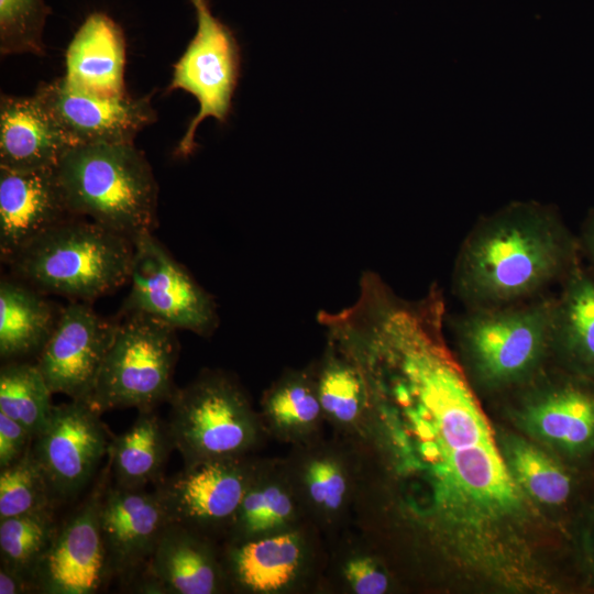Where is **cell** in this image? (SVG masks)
<instances>
[{
    "label": "cell",
    "mask_w": 594,
    "mask_h": 594,
    "mask_svg": "<svg viewBox=\"0 0 594 594\" xmlns=\"http://www.w3.org/2000/svg\"><path fill=\"white\" fill-rule=\"evenodd\" d=\"M579 237L556 208L512 202L481 218L458 252L452 292L465 308L529 300L562 279L580 261Z\"/></svg>",
    "instance_id": "1"
},
{
    "label": "cell",
    "mask_w": 594,
    "mask_h": 594,
    "mask_svg": "<svg viewBox=\"0 0 594 594\" xmlns=\"http://www.w3.org/2000/svg\"><path fill=\"white\" fill-rule=\"evenodd\" d=\"M69 211L134 240L154 231L158 186L134 143L72 145L55 166Z\"/></svg>",
    "instance_id": "2"
},
{
    "label": "cell",
    "mask_w": 594,
    "mask_h": 594,
    "mask_svg": "<svg viewBox=\"0 0 594 594\" xmlns=\"http://www.w3.org/2000/svg\"><path fill=\"white\" fill-rule=\"evenodd\" d=\"M130 238L72 217L26 245L7 264L11 275L48 295L91 302L129 282Z\"/></svg>",
    "instance_id": "3"
},
{
    "label": "cell",
    "mask_w": 594,
    "mask_h": 594,
    "mask_svg": "<svg viewBox=\"0 0 594 594\" xmlns=\"http://www.w3.org/2000/svg\"><path fill=\"white\" fill-rule=\"evenodd\" d=\"M553 297L465 311L451 321L471 384L497 391L521 386L552 356Z\"/></svg>",
    "instance_id": "4"
},
{
    "label": "cell",
    "mask_w": 594,
    "mask_h": 594,
    "mask_svg": "<svg viewBox=\"0 0 594 594\" xmlns=\"http://www.w3.org/2000/svg\"><path fill=\"white\" fill-rule=\"evenodd\" d=\"M168 404L167 424L184 465L254 455L268 439L248 393L224 371L204 370Z\"/></svg>",
    "instance_id": "5"
},
{
    "label": "cell",
    "mask_w": 594,
    "mask_h": 594,
    "mask_svg": "<svg viewBox=\"0 0 594 594\" xmlns=\"http://www.w3.org/2000/svg\"><path fill=\"white\" fill-rule=\"evenodd\" d=\"M123 316L88 399L100 414L114 408L153 410L168 403L177 388V330L147 315Z\"/></svg>",
    "instance_id": "6"
},
{
    "label": "cell",
    "mask_w": 594,
    "mask_h": 594,
    "mask_svg": "<svg viewBox=\"0 0 594 594\" xmlns=\"http://www.w3.org/2000/svg\"><path fill=\"white\" fill-rule=\"evenodd\" d=\"M310 521L265 537L223 542L229 591L240 594L320 592L328 547Z\"/></svg>",
    "instance_id": "7"
},
{
    "label": "cell",
    "mask_w": 594,
    "mask_h": 594,
    "mask_svg": "<svg viewBox=\"0 0 594 594\" xmlns=\"http://www.w3.org/2000/svg\"><path fill=\"white\" fill-rule=\"evenodd\" d=\"M189 1L195 9L197 30L174 64L167 88V91L184 90L199 103L176 148L182 157L196 148L195 133L202 120L211 117L220 124L227 122L241 75V48L233 31L213 15L209 0Z\"/></svg>",
    "instance_id": "8"
},
{
    "label": "cell",
    "mask_w": 594,
    "mask_h": 594,
    "mask_svg": "<svg viewBox=\"0 0 594 594\" xmlns=\"http://www.w3.org/2000/svg\"><path fill=\"white\" fill-rule=\"evenodd\" d=\"M130 290L122 314H143L175 330L210 337L219 326L217 304L187 268L154 237L133 240Z\"/></svg>",
    "instance_id": "9"
},
{
    "label": "cell",
    "mask_w": 594,
    "mask_h": 594,
    "mask_svg": "<svg viewBox=\"0 0 594 594\" xmlns=\"http://www.w3.org/2000/svg\"><path fill=\"white\" fill-rule=\"evenodd\" d=\"M307 519L330 542L348 528L363 473L364 454L333 436L292 446L284 458Z\"/></svg>",
    "instance_id": "10"
},
{
    "label": "cell",
    "mask_w": 594,
    "mask_h": 594,
    "mask_svg": "<svg viewBox=\"0 0 594 594\" xmlns=\"http://www.w3.org/2000/svg\"><path fill=\"white\" fill-rule=\"evenodd\" d=\"M258 458L249 455L191 465L155 485L170 522L223 539L250 484Z\"/></svg>",
    "instance_id": "11"
},
{
    "label": "cell",
    "mask_w": 594,
    "mask_h": 594,
    "mask_svg": "<svg viewBox=\"0 0 594 594\" xmlns=\"http://www.w3.org/2000/svg\"><path fill=\"white\" fill-rule=\"evenodd\" d=\"M88 399L53 407L45 427L35 436L32 452L51 495L66 501L80 493L109 451V432Z\"/></svg>",
    "instance_id": "12"
},
{
    "label": "cell",
    "mask_w": 594,
    "mask_h": 594,
    "mask_svg": "<svg viewBox=\"0 0 594 594\" xmlns=\"http://www.w3.org/2000/svg\"><path fill=\"white\" fill-rule=\"evenodd\" d=\"M119 321L105 318L90 302L69 300L35 358L53 394L89 399Z\"/></svg>",
    "instance_id": "13"
},
{
    "label": "cell",
    "mask_w": 594,
    "mask_h": 594,
    "mask_svg": "<svg viewBox=\"0 0 594 594\" xmlns=\"http://www.w3.org/2000/svg\"><path fill=\"white\" fill-rule=\"evenodd\" d=\"M38 99L65 140L72 145L134 143L138 133L156 120L153 94L107 98L70 87L64 77L41 82Z\"/></svg>",
    "instance_id": "14"
},
{
    "label": "cell",
    "mask_w": 594,
    "mask_h": 594,
    "mask_svg": "<svg viewBox=\"0 0 594 594\" xmlns=\"http://www.w3.org/2000/svg\"><path fill=\"white\" fill-rule=\"evenodd\" d=\"M103 491H95L58 524L55 535L32 574L35 592L92 594L110 573L100 525Z\"/></svg>",
    "instance_id": "15"
},
{
    "label": "cell",
    "mask_w": 594,
    "mask_h": 594,
    "mask_svg": "<svg viewBox=\"0 0 594 594\" xmlns=\"http://www.w3.org/2000/svg\"><path fill=\"white\" fill-rule=\"evenodd\" d=\"M536 385L521 411L527 430L569 458L594 454V375L563 367Z\"/></svg>",
    "instance_id": "16"
},
{
    "label": "cell",
    "mask_w": 594,
    "mask_h": 594,
    "mask_svg": "<svg viewBox=\"0 0 594 594\" xmlns=\"http://www.w3.org/2000/svg\"><path fill=\"white\" fill-rule=\"evenodd\" d=\"M142 593L220 594L229 591L222 547L216 539L177 522L163 531L146 561Z\"/></svg>",
    "instance_id": "17"
},
{
    "label": "cell",
    "mask_w": 594,
    "mask_h": 594,
    "mask_svg": "<svg viewBox=\"0 0 594 594\" xmlns=\"http://www.w3.org/2000/svg\"><path fill=\"white\" fill-rule=\"evenodd\" d=\"M74 216L55 167L13 170L0 167V257L8 263L38 237Z\"/></svg>",
    "instance_id": "18"
},
{
    "label": "cell",
    "mask_w": 594,
    "mask_h": 594,
    "mask_svg": "<svg viewBox=\"0 0 594 594\" xmlns=\"http://www.w3.org/2000/svg\"><path fill=\"white\" fill-rule=\"evenodd\" d=\"M170 519L155 492L103 491L100 525L110 572L128 573L146 563Z\"/></svg>",
    "instance_id": "19"
},
{
    "label": "cell",
    "mask_w": 594,
    "mask_h": 594,
    "mask_svg": "<svg viewBox=\"0 0 594 594\" xmlns=\"http://www.w3.org/2000/svg\"><path fill=\"white\" fill-rule=\"evenodd\" d=\"M310 364L326 422L334 436L362 451L370 420L378 409L363 371L329 338L321 356Z\"/></svg>",
    "instance_id": "20"
},
{
    "label": "cell",
    "mask_w": 594,
    "mask_h": 594,
    "mask_svg": "<svg viewBox=\"0 0 594 594\" xmlns=\"http://www.w3.org/2000/svg\"><path fill=\"white\" fill-rule=\"evenodd\" d=\"M65 81L80 91L107 98L127 95L125 38L121 26L103 12L90 13L65 54Z\"/></svg>",
    "instance_id": "21"
},
{
    "label": "cell",
    "mask_w": 594,
    "mask_h": 594,
    "mask_svg": "<svg viewBox=\"0 0 594 594\" xmlns=\"http://www.w3.org/2000/svg\"><path fill=\"white\" fill-rule=\"evenodd\" d=\"M306 521L309 520L292 484L285 460L258 458L224 542L270 536Z\"/></svg>",
    "instance_id": "22"
},
{
    "label": "cell",
    "mask_w": 594,
    "mask_h": 594,
    "mask_svg": "<svg viewBox=\"0 0 594 594\" xmlns=\"http://www.w3.org/2000/svg\"><path fill=\"white\" fill-rule=\"evenodd\" d=\"M69 147L48 112L33 95L0 98V167L53 168Z\"/></svg>",
    "instance_id": "23"
},
{
    "label": "cell",
    "mask_w": 594,
    "mask_h": 594,
    "mask_svg": "<svg viewBox=\"0 0 594 594\" xmlns=\"http://www.w3.org/2000/svg\"><path fill=\"white\" fill-rule=\"evenodd\" d=\"M260 416L268 438L292 446L323 436L327 424L311 364L286 369L262 394Z\"/></svg>",
    "instance_id": "24"
},
{
    "label": "cell",
    "mask_w": 594,
    "mask_h": 594,
    "mask_svg": "<svg viewBox=\"0 0 594 594\" xmlns=\"http://www.w3.org/2000/svg\"><path fill=\"white\" fill-rule=\"evenodd\" d=\"M554 296L552 355L563 367L594 375V274L581 262Z\"/></svg>",
    "instance_id": "25"
},
{
    "label": "cell",
    "mask_w": 594,
    "mask_h": 594,
    "mask_svg": "<svg viewBox=\"0 0 594 594\" xmlns=\"http://www.w3.org/2000/svg\"><path fill=\"white\" fill-rule=\"evenodd\" d=\"M40 292L10 275L0 280V358L2 362L37 356L51 337L59 310Z\"/></svg>",
    "instance_id": "26"
},
{
    "label": "cell",
    "mask_w": 594,
    "mask_h": 594,
    "mask_svg": "<svg viewBox=\"0 0 594 594\" xmlns=\"http://www.w3.org/2000/svg\"><path fill=\"white\" fill-rule=\"evenodd\" d=\"M175 450L167 421L153 410L139 411L138 418L123 433L113 437L109 446L116 485L123 488H145L164 476L170 452Z\"/></svg>",
    "instance_id": "27"
},
{
    "label": "cell",
    "mask_w": 594,
    "mask_h": 594,
    "mask_svg": "<svg viewBox=\"0 0 594 594\" xmlns=\"http://www.w3.org/2000/svg\"><path fill=\"white\" fill-rule=\"evenodd\" d=\"M392 578L381 558L358 534L346 528L328 544V559L320 592L385 594Z\"/></svg>",
    "instance_id": "28"
},
{
    "label": "cell",
    "mask_w": 594,
    "mask_h": 594,
    "mask_svg": "<svg viewBox=\"0 0 594 594\" xmlns=\"http://www.w3.org/2000/svg\"><path fill=\"white\" fill-rule=\"evenodd\" d=\"M35 362H3L0 369V413L16 420L35 436L45 427L54 405Z\"/></svg>",
    "instance_id": "29"
},
{
    "label": "cell",
    "mask_w": 594,
    "mask_h": 594,
    "mask_svg": "<svg viewBox=\"0 0 594 594\" xmlns=\"http://www.w3.org/2000/svg\"><path fill=\"white\" fill-rule=\"evenodd\" d=\"M505 461L519 487L537 502L560 506L571 497V474L534 444L516 438L507 440Z\"/></svg>",
    "instance_id": "30"
},
{
    "label": "cell",
    "mask_w": 594,
    "mask_h": 594,
    "mask_svg": "<svg viewBox=\"0 0 594 594\" xmlns=\"http://www.w3.org/2000/svg\"><path fill=\"white\" fill-rule=\"evenodd\" d=\"M57 526L53 508L0 519L1 564L32 581Z\"/></svg>",
    "instance_id": "31"
},
{
    "label": "cell",
    "mask_w": 594,
    "mask_h": 594,
    "mask_svg": "<svg viewBox=\"0 0 594 594\" xmlns=\"http://www.w3.org/2000/svg\"><path fill=\"white\" fill-rule=\"evenodd\" d=\"M45 475L31 449L0 469V519L53 508Z\"/></svg>",
    "instance_id": "32"
},
{
    "label": "cell",
    "mask_w": 594,
    "mask_h": 594,
    "mask_svg": "<svg viewBox=\"0 0 594 594\" xmlns=\"http://www.w3.org/2000/svg\"><path fill=\"white\" fill-rule=\"evenodd\" d=\"M50 13L44 0H0L1 55H44L42 35Z\"/></svg>",
    "instance_id": "33"
},
{
    "label": "cell",
    "mask_w": 594,
    "mask_h": 594,
    "mask_svg": "<svg viewBox=\"0 0 594 594\" xmlns=\"http://www.w3.org/2000/svg\"><path fill=\"white\" fill-rule=\"evenodd\" d=\"M33 440L24 426L0 413V469L21 459L31 449Z\"/></svg>",
    "instance_id": "34"
},
{
    "label": "cell",
    "mask_w": 594,
    "mask_h": 594,
    "mask_svg": "<svg viewBox=\"0 0 594 594\" xmlns=\"http://www.w3.org/2000/svg\"><path fill=\"white\" fill-rule=\"evenodd\" d=\"M35 592L32 581L20 572L1 564L0 594H22Z\"/></svg>",
    "instance_id": "35"
},
{
    "label": "cell",
    "mask_w": 594,
    "mask_h": 594,
    "mask_svg": "<svg viewBox=\"0 0 594 594\" xmlns=\"http://www.w3.org/2000/svg\"><path fill=\"white\" fill-rule=\"evenodd\" d=\"M579 241L581 252L587 256L594 266V209L590 212L583 223Z\"/></svg>",
    "instance_id": "36"
}]
</instances>
